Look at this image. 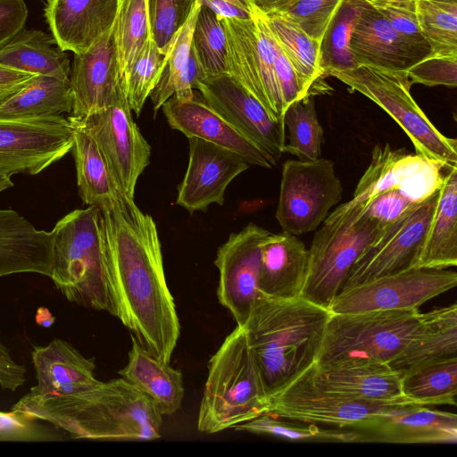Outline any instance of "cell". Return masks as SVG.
<instances>
[{"label": "cell", "mask_w": 457, "mask_h": 457, "mask_svg": "<svg viewBox=\"0 0 457 457\" xmlns=\"http://www.w3.org/2000/svg\"><path fill=\"white\" fill-rule=\"evenodd\" d=\"M168 54L169 50L167 54H162L149 37L128 75L122 79L127 102L137 116H139L147 97L158 84Z\"/></svg>", "instance_id": "43"}, {"label": "cell", "mask_w": 457, "mask_h": 457, "mask_svg": "<svg viewBox=\"0 0 457 457\" xmlns=\"http://www.w3.org/2000/svg\"><path fill=\"white\" fill-rule=\"evenodd\" d=\"M453 358H457L456 303L422 313L417 332L388 364L404 375L424 365Z\"/></svg>", "instance_id": "29"}, {"label": "cell", "mask_w": 457, "mask_h": 457, "mask_svg": "<svg viewBox=\"0 0 457 457\" xmlns=\"http://www.w3.org/2000/svg\"><path fill=\"white\" fill-rule=\"evenodd\" d=\"M456 285L457 273L453 270L414 268L344 289L328 309L332 313L419 309Z\"/></svg>", "instance_id": "13"}, {"label": "cell", "mask_w": 457, "mask_h": 457, "mask_svg": "<svg viewBox=\"0 0 457 457\" xmlns=\"http://www.w3.org/2000/svg\"><path fill=\"white\" fill-rule=\"evenodd\" d=\"M312 375L318 385L359 401L386 405H419L403 395V375L386 362L352 360L314 363Z\"/></svg>", "instance_id": "22"}, {"label": "cell", "mask_w": 457, "mask_h": 457, "mask_svg": "<svg viewBox=\"0 0 457 457\" xmlns=\"http://www.w3.org/2000/svg\"><path fill=\"white\" fill-rule=\"evenodd\" d=\"M99 208L116 317L145 351L170 363L180 324L155 222L123 195Z\"/></svg>", "instance_id": "1"}, {"label": "cell", "mask_w": 457, "mask_h": 457, "mask_svg": "<svg viewBox=\"0 0 457 457\" xmlns=\"http://www.w3.org/2000/svg\"><path fill=\"white\" fill-rule=\"evenodd\" d=\"M439 189L380 231L350 268L340 291L416 268Z\"/></svg>", "instance_id": "12"}, {"label": "cell", "mask_w": 457, "mask_h": 457, "mask_svg": "<svg viewBox=\"0 0 457 457\" xmlns=\"http://www.w3.org/2000/svg\"><path fill=\"white\" fill-rule=\"evenodd\" d=\"M73 125L69 118H0V169L11 175H36L72 148Z\"/></svg>", "instance_id": "15"}, {"label": "cell", "mask_w": 457, "mask_h": 457, "mask_svg": "<svg viewBox=\"0 0 457 457\" xmlns=\"http://www.w3.org/2000/svg\"><path fill=\"white\" fill-rule=\"evenodd\" d=\"M344 0H294L279 14L320 44Z\"/></svg>", "instance_id": "46"}, {"label": "cell", "mask_w": 457, "mask_h": 457, "mask_svg": "<svg viewBox=\"0 0 457 457\" xmlns=\"http://www.w3.org/2000/svg\"><path fill=\"white\" fill-rule=\"evenodd\" d=\"M410 84L419 83L428 87L457 86V56L430 54L406 72Z\"/></svg>", "instance_id": "48"}, {"label": "cell", "mask_w": 457, "mask_h": 457, "mask_svg": "<svg viewBox=\"0 0 457 457\" xmlns=\"http://www.w3.org/2000/svg\"><path fill=\"white\" fill-rule=\"evenodd\" d=\"M192 47L206 77L229 74L227 38L220 20L201 4L192 35Z\"/></svg>", "instance_id": "42"}, {"label": "cell", "mask_w": 457, "mask_h": 457, "mask_svg": "<svg viewBox=\"0 0 457 457\" xmlns=\"http://www.w3.org/2000/svg\"><path fill=\"white\" fill-rule=\"evenodd\" d=\"M312 365L269 397L267 414L278 418L362 430L380 417L403 405H386L359 401L318 385Z\"/></svg>", "instance_id": "9"}, {"label": "cell", "mask_w": 457, "mask_h": 457, "mask_svg": "<svg viewBox=\"0 0 457 457\" xmlns=\"http://www.w3.org/2000/svg\"><path fill=\"white\" fill-rule=\"evenodd\" d=\"M37 419L23 412L0 411V441H42L46 435Z\"/></svg>", "instance_id": "50"}, {"label": "cell", "mask_w": 457, "mask_h": 457, "mask_svg": "<svg viewBox=\"0 0 457 457\" xmlns=\"http://www.w3.org/2000/svg\"><path fill=\"white\" fill-rule=\"evenodd\" d=\"M200 6L201 2L198 0L189 18L176 34L169 49L167 62L160 80L150 94L155 112L178 90L188 61L194 26Z\"/></svg>", "instance_id": "44"}, {"label": "cell", "mask_w": 457, "mask_h": 457, "mask_svg": "<svg viewBox=\"0 0 457 457\" xmlns=\"http://www.w3.org/2000/svg\"><path fill=\"white\" fill-rule=\"evenodd\" d=\"M269 396L248 345L237 325L211 357L197 429L214 434L267 414Z\"/></svg>", "instance_id": "5"}, {"label": "cell", "mask_w": 457, "mask_h": 457, "mask_svg": "<svg viewBox=\"0 0 457 457\" xmlns=\"http://www.w3.org/2000/svg\"><path fill=\"white\" fill-rule=\"evenodd\" d=\"M31 358L37 384L28 392L34 395H65L87 389L96 378L94 358L85 357L70 343L55 338L47 345H34Z\"/></svg>", "instance_id": "26"}, {"label": "cell", "mask_w": 457, "mask_h": 457, "mask_svg": "<svg viewBox=\"0 0 457 457\" xmlns=\"http://www.w3.org/2000/svg\"><path fill=\"white\" fill-rule=\"evenodd\" d=\"M68 118L74 129L71 150L75 160L79 195L84 204L101 207L123 195L117 187L93 137L80 120L72 116Z\"/></svg>", "instance_id": "33"}, {"label": "cell", "mask_w": 457, "mask_h": 457, "mask_svg": "<svg viewBox=\"0 0 457 457\" xmlns=\"http://www.w3.org/2000/svg\"><path fill=\"white\" fill-rule=\"evenodd\" d=\"M114 36L123 79L150 37L147 0H122L114 23Z\"/></svg>", "instance_id": "41"}, {"label": "cell", "mask_w": 457, "mask_h": 457, "mask_svg": "<svg viewBox=\"0 0 457 457\" xmlns=\"http://www.w3.org/2000/svg\"><path fill=\"white\" fill-rule=\"evenodd\" d=\"M420 203L395 187L370 199L360 210L359 216L363 215L386 227L408 213Z\"/></svg>", "instance_id": "47"}, {"label": "cell", "mask_w": 457, "mask_h": 457, "mask_svg": "<svg viewBox=\"0 0 457 457\" xmlns=\"http://www.w3.org/2000/svg\"><path fill=\"white\" fill-rule=\"evenodd\" d=\"M35 320L40 327L49 328L54 323L55 318L46 307L40 306L36 312Z\"/></svg>", "instance_id": "56"}, {"label": "cell", "mask_w": 457, "mask_h": 457, "mask_svg": "<svg viewBox=\"0 0 457 457\" xmlns=\"http://www.w3.org/2000/svg\"><path fill=\"white\" fill-rule=\"evenodd\" d=\"M350 50L355 67L369 66L395 73H406L432 54L430 46L402 35L368 0L353 28Z\"/></svg>", "instance_id": "19"}, {"label": "cell", "mask_w": 457, "mask_h": 457, "mask_svg": "<svg viewBox=\"0 0 457 457\" xmlns=\"http://www.w3.org/2000/svg\"><path fill=\"white\" fill-rule=\"evenodd\" d=\"M188 165L176 204L190 213L212 204L222 205L228 184L250 164L236 152L199 137L188 138Z\"/></svg>", "instance_id": "18"}, {"label": "cell", "mask_w": 457, "mask_h": 457, "mask_svg": "<svg viewBox=\"0 0 457 457\" xmlns=\"http://www.w3.org/2000/svg\"><path fill=\"white\" fill-rule=\"evenodd\" d=\"M270 233L250 222L240 231L231 233L217 251V296L238 326L245 324L254 303L262 295L259 289L262 246Z\"/></svg>", "instance_id": "16"}, {"label": "cell", "mask_w": 457, "mask_h": 457, "mask_svg": "<svg viewBox=\"0 0 457 457\" xmlns=\"http://www.w3.org/2000/svg\"><path fill=\"white\" fill-rule=\"evenodd\" d=\"M73 102L70 79L35 75L0 106V118L34 119L71 114Z\"/></svg>", "instance_id": "34"}, {"label": "cell", "mask_w": 457, "mask_h": 457, "mask_svg": "<svg viewBox=\"0 0 457 457\" xmlns=\"http://www.w3.org/2000/svg\"><path fill=\"white\" fill-rule=\"evenodd\" d=\"M330 315L302 296L256 301L243 328L269 397L316 362Z\"/></svg>", "instance_id": "3"}, {"label": "cell", "mask_w": 457, "mask_h": 457, "mask_svg": "<svg viewBox=\"0 0 457 457\" xmlns=\"http://www.w3.org/2000/svg\"><path fill=\"white\" fill-rule=\"evenodd\" d=\"M343 192L332 161H287L276 212L282 230L295 236L315 230L340 202Z\"/></svg>", "instance_id": "10"}, {"label": "cell", "mask_w": 457, "mask_h": 457, "mask_svg": "<svg viewBox=\"0 0 457 457\" xmlns=\"http://www.w3.org/2000/svg\"><path fill=\"white\" fill-rule=\"evenodd\" d=\"M365 0H344L330 21L320 45L324 75L355 67L350 50V37Z\"/></svg>", "instance_id": "38"}, {"label": "cell", "mask_w": 457, "mask_h": 457, "mask_svg": "<svg viewBox=\"0 0 457 457\" xmlns=\"http://www.w3.org/2000/svg\"><path fill=\"white\" fill-rule=\"evenodd\" d=\"M403 395L421 406L456 405L457 358L424 365L403 377Z\"/></svg>", "instance_id": "36"}, {"label": "cell", "mask_w": 457, "mask_h": 457, "mask_svg": "<svg viewBox=\"0 0 457 457\" xmlns=\"http://www.w3.org/2000/svg\"><path fill=\"white\" fill-rule=\"evenodd\" d=\"M424 161L404 149H392L388 144L372 150L370 163L360 179L353 198L328 214L329 218L358 217L361 207L375 195L400 188L412 200L421 202L424 192Z\"/></svg>", "instance_id": "21"}, {"label": "cell", "mask_w": 457, "mask_h": 457, "mask_svg": "<svg viewBox=\"0 0 457 457\" xmlns=\"http://www.w3.org/2000/svg\"><path fill=\"white\" fill-rule=\"evenodd\" d=\"M11 411L47 421L73 438L141 441L161 437L160 411L122 378L98 381L87 389L65 395L28 393Z\"/></svg>", "instance_id": "2"}, {"label": "cell", "mask_w": 457, "mask_h": 457, "mask_svg": "<svg viewBox=\"0 0 457 457\" xmlns=\"http://www.w3.org/2000/svg\"><path fill=\"white\" fill-rule=\"evenodd\" d=\"M254 10L293 66L304 93L312 95L311 90L314 84L324 76L320 64V44L284 18L264 15Z\"/></svg>", "instance_id": "35"}, {"label": "cell", "mask_w": 457, "mask_h": 457, "mask_svg": "<svg viewBox=\"0 0 457 457\" xmlns=\"http://www.w3.org/2000/svg\"><path fill=\"white\" fill-rule=\"evenodd\" d=\"M237 431L273 436L296 441L361 443L362 433L358 429H324L316 424L263 414L234 427Z\"/></svg>", "instance_id": "37"}, {"label": "cell", "mask_w": 457, "mask_h": 457, "mask_svg": "<svg viewBox=\"0 0 457 457\" xmlns=\"http://www.w3.org/2000/svg\"><path fill=\"white\" fill-rule=\"evenodd\" d=\"M402 35L428 46L419 26L415 0H368Z\"/></svg>", "instance_id": "49"}, {"label": "cell", "mask_w": 457, "mask_h": 457, "mask_svg": "<svg viewBox=\"0 0 457 457\" xmlns=\"http://www.w3.org/2000/svg\"><path fill=\"white\" fill-rule=\"evenodd\" d=\"M312 96L293 102L284 112V123L289 132L284 153L295 155L300 161H314L321 154L324 131Z\"/></svg>", "instance_id": "39"}, {"label": "cell", "mask_w": 457, "mask_h": 457, "mask_svg": "<svg viewBox=\"0 0 457 457\" xmlns=\"http://www.w3.org/2000/svg\"><path fill=\"white\" fill-rule=\"evenodd\" d=\"M457 264V167L447 170L416 268L447 269Z\"/></svg>", "instance_id": "31"}, {"label": "cell", "mask_w": 457, "mask_h": 457, "mask_svg": "<svg viewBox=\"0 0 457 457\" xmlns=\"http://www.w3.org/2000/svg\"><path fill=\"white\" fill-rule=\"evenodd\" d=\"M119 7V0H46L44 15L60 48L79 54L113 27Z\"/></svg>", "instance_id": "24"}, {"label": "cell", "mask_w": 457, "mask_h": 457, "mask_svg": "<svg viewBox=\"0 0 457 457\" xmlns=\"http://www.w3.org/2000/svg\"><path fill=\"white\" fill-rule=\"evenodd\" d=\"M0 65L35 75L69 79L71 62L53 36L37 29H23L0 50Z\"/></svg>", "instance_id": "32"}, {"label": "cell", "mask_w": 457, "mask_h": 457, "mask_svg": "<svg viewBox=\"0 0 457 457\" xmlns=\"http://www.w3.org/2000/svg\"><path fill=\"white\" fill-rule=\"evenodd\" d=\"M227 1H229L242 8L246 9V10L252 11L251 6H250L249 3L247 2V0H227Z\"/></svg>", "instance_id": "58"}, {"label": "cell", "mask_w": 457, "mask_h": 457, "mask_svg": "<svg viewBox=\"0 0 457 457\" xmlns=\"http://www.w3.org/2000/svg\"><path fill=\"white\" fill-rule=\"evenodd\" d=\"M119 2H120V3L122 2V0H119Z\"/></svg>", "instance_id": "59"}, {"label": "cell", "mask_w": 457, "mask_h": 457, "mask_svg": "<svg viewBox=\"0 0 457 457\" xmlns=\"http://www.w3.org/2000/svg\"><path fill=\"white\" fill-rule=\"evenodd\" d=\"M361 431L362 443L455 444L457 416L426 406L403 405Z\"/></svg>", "instance_id": "25"}, {"label": "cell", "mask_w": 457, "mask_h": 457, "mask_svg": "<svg viewBox=\"0 0 457 457\" xmlns=\"http://www.w3.org/2000/svg\"><path fill=\"white\" fill-rule=\"evenodd\" d=\"M421 320L419 309L331 312L315 363L352 360L388 363L407 345Z\"/></svg>", "instance_id": "6"}, {"label": "cell", "mask_w": 457, "mask_h": 457, "mask_svg": "<svg viewBox=\"0 0 457 457\" xmlns=\"http://www.w3.org/2000/svg\"><path fill=\"white\" fill-rule=\"evenodd\" d=\"M197 1L147 0L150 37L162 54H167Z\"/></svg>", "instance_id": "45"}, {"label": "cell", "mask_w": 457, "mask_h": 457, "mask_svg": "<svg viewBox=\"0 0 457 457\" xmlns=\"http://www.w3.org/2000/svg\"><path fill=\"white\" fill-rule=\"evenodd\" d=\"M70 81L73 109L70 116L84 119L112 105L123 90L114 25L89 49L74 54Z\"/></svg>", "instance_id": "20"}, {"label": "cell", "mask_w": 457, "mask_h": 457, "mask_svg": "<svg viewBox=\"0 0 457 457\" xmlns=\"http://www.w3.org/2000/svg\"><path fill=\"white\" fill-rule=\"evenodd\" d=\"M421 33L432 54L457 56V0H415Z\"/></svg>", "instance_id": "40"}, {"label": "cell", "mask_w": 457, "mask_h": 457, "mask_svg": "<svg viewBox=\"0 0 457 457\" xmlns=\"http://www.w3.org/2000/svg\"><path fill=\"white\" fill-rule=\"evenodd\" d=\"M79 120L98 145L119 190L134 200L137 179L149 164L151 146L132 118L124 91L112 105Z\"/></svg>", "instance_id": "14"}, {"label": "cell", "mask_w": 457, "mask_h": 457, "mask_svg": "<svg viewBox=\"0 0 457 457\" xmlns=\"http://www.w3.org/2000/svg\"><path fill=\"white\" fill-rule=\"evenodd\" d=\"M220 20L225 30L229 75L253 96L273 119L284 122V104L274 67L270 37L260 15Z\"/></svg>", "instance_id": "11"}, {"label": "cell", "mask_w": 457, "mask_h": 457, "mask_svg": "<svg viewBox=\"0 0 457 457\" xmlns=\"http://www.w3.org/2000/svg\"><path fill=\"white\" fill-rule=\"evenodd\" d=\"M34 76L0 65V106L24 87Z\"/></svg>", "instance_id": "54"}, {"label": "cell", "mask_w": 457, "mask_h": 457, "mask_svg": "<svg viewBox=\"0 0 457 457\" xmlns=\"http://www.w3.org/2000/svg\"><path fill=\"white\" fill-rule=\"evenodd\" d=\"M51 236L50 278L55 287L71 303L116 317L101 209L90 205L71 212Z\"/></svg>", "instance_id": "4"}, {"label": "cell", "mask_w": 457, "mask_h": 457, "mask_svg": "<svg viewBox=\"0 0 457 457\" xmlns=\"http://www.w3.org/2000/svg\"><path fill=\"white\" fill-rule=\"evenodd\" d=\"M200 2L201 4L210 8L219 20L225 18L249 20L253 18L252 11L227 0H200Z\"/></svg>", "instance_id": "55"}, {"label": "cell", "mask_w": 457, "mask_h": 457, "mask_svg": "<svg viewBox=\"0 0 457 457\" xmlns=\"http://www.w3.org/2000/svg\"><path fill=\"white\" fill-rule=\"evenodd\" d=\"M269 34L273 48L276 76L282 96L284 109L286 110V108L293 102L302 99L308 95L304 93L297 75L288 59L279 46L277 44L270 31Z\"/></svg>", "instance_id": "51"}, {"label": "cell", "mask_w": 457, "mask_h": 457, "mask_svg": "<svg viewBox=\"0 0 457 457\" xmlns=\"http://www.w3.org/2000/svg\"><path fill=\"white\" fill-rule=\"evenodd\" d=\"M328 76L364 95L387 112L411 139L417 154L447 170L457 167L456 139L440 132L416 104L406 73L356 66Z\"/></svg>", "instance_id": "7"}, {"label": "cell", "mask_w": 457, "mask_h": 457, "mask_svg": "<svg viewBox=\"0 0 457 457\" xmlns=\"http://www.w3.org/2000/svg\"><path fill=\"white\" fill-rule=\"evenodd\" d=\"M308 270V249L296 236L270 233L262 246L260 292L268 297L301 296Z\"/></svg>", "instance_id": "28"}, {"label": "cell", "mask_w": 457, "mask_h": 457, "mask_svg": "<svg viewBox=\"0 0 457 457\" xmlns=\"http://www.w3.org/2000/svg\"><path fill=\"white\" fill-rule=\"evenodd\" d=\"M11 177L12 175L10 173L0 169V192H3L13 186Z\"/></svg>", "instance_id": "57"}, {"label": "cell", "mask_w": 457, "mask_h": 457, "mask_svg": "<svg viewBox=\"0 0 457 457\" xmlns=\"http://www.w3.org/2000/svg\"><path fill=\"white\" fill-rule=\"evenodd\" d=\"M169 125L187 138L199 137L236 152L250 165L271 169L276 165L261 149L245 137L203 98L195 93L192 99L170 97L162 105Z\"/></svg>", "instance_id": "23"}, {"label": "cell", "mask_w": 457, "mask_h": 457, "mask_svg": "<svg viewBox=\"0 0 457 457\" xmlns=\"http://www.w3.org/2000/svg\"><path fill=\"white\" fill-rule=\"evenodd\" d=\"M28 16L24 0H0V50L24 29Z\"/></svg>", "instance_id": "52"}, {"label": "cell", "mask_w": 457, "mask_h": 457, "mask_svg": "<svg viewBox=\"0 0 457 457\" xmlns=\"http://www.w3.org/2000/svg\"><path fill=\"white\" fill-rule=\"evenodd\" d=\"M196 89L204 101L274 163L284 154L285 123L271 117L264 106L231 75L207 76Z\"/></svg>", "instance_id": "17"}, {"label": "cell", "mask_w": 457, "mask_h": 457, "mask_svg": "<svg viewBox=\"0 0 457 457\" xmlns=\"http://www.w3.org/2000/svg\"><path fill=\"white\" fill-rule=\"evenodd\" d=\"M26 367L16 362L9 349L3 344L0 332V386L12 392L16 391L26 381Z\"/></svg>", "instance_id": "53"}, {"label": "cell", "mask_w": 457, "mask_h": 457, "mask_svg": "<svg viewBox=\"0 0 457 457\" xmlns=\"http://www.w3.org/2000/svg\"><path fill=\"white\" fill-rule=\"evenodd\" d=\"M51 232L37 229L11 209L0 210V278L16 273L51 276Z\"/></svg>", "instance_id": "27"}, {"label": "cell", "mask_w": 457, "mask_h": 457, "mask_svg": "<svg viewBox=\"0 0 457 457\" xmlns=\"http://www.w3.org/2000/svg\"><path fill=\"white\" fill-rule=\"evenodd\" d=\"M384 228L363 215L353 221H324L308 249V270L301 296L328 309L350 268Z\"/></svg>", "instance_id": "8"}, {"label": "cell", "mask_w": 457, "mask_h": 457, "mask_svg": "<svg viewBox=\"0 0 457 457\" xmlns=\"http://www.w3.org/2000/svg\"><path fill=\"white\" fill-rule=\"evenodd\" d=\"M131 342L128 363L120 376L149 397L162 415L174 414L184 398L182 373L153 356L133 337Z\"/></svg>", "instance_id": "30"}]
</instances>
